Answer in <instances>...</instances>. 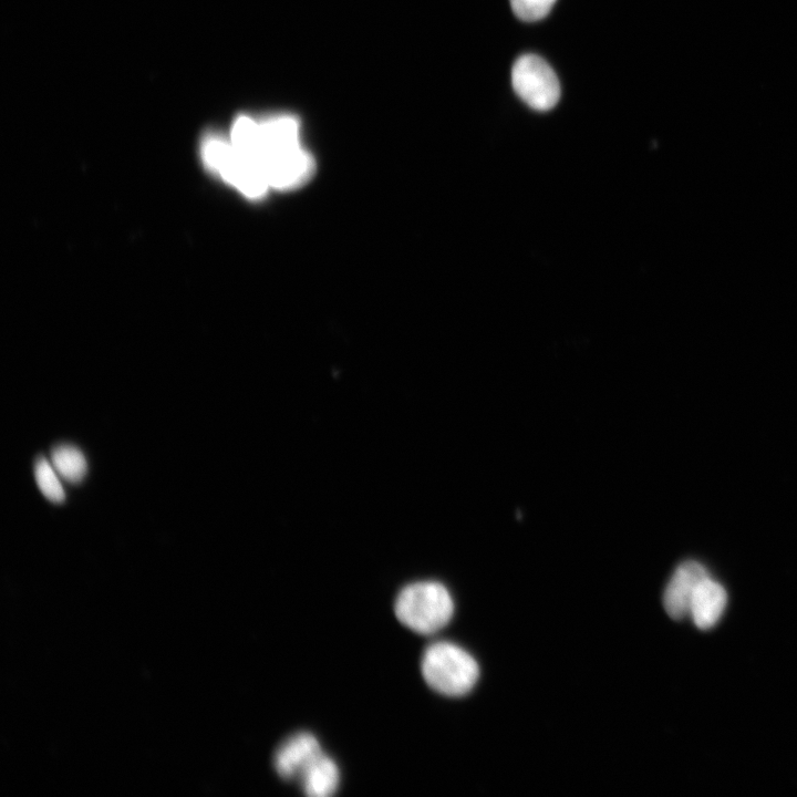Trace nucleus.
Returning <instances> with one entry per match:
<instances>
[{"label":"nucleus","instance_id":"3","mask_svg":"<svg viewBox=\"0 0 797 797\" xmlns=\"http://www.w3.org/2000/svg\"><path fill=\"white\" fill-rule=\"evenodd\" d=\"M397 620L418 634H433L445 628L454 614L448 589L436 581H417L405 586L394 602Z\"/></svg>","mask_w":797,"mask_h":797},{"label":"nucleus","instance_id":"12","mask_svg":"<svg viewBox=\"0 0 797 797\" xmlns=\"http://www.w3.org/2000/svg\"><path fill=\"white\" fill-rule=\"evenodd\" d=\"M514 13L522 21L534 22L545 18L556 0H509Z\"/></svg>","mask_w":797,"mask_h":797},{"label":"nucleus","instance_id":"10","mask_svg":"<svg viewBox=\"0 0 797 797\" xmlns=\"http://www.w3.org/2000/svg\"><path fill=\"white\" fill-rule=\"evenodd\" d=\"M51 462L59 475L70 483L81 482L87 472L83 453L70 444L55 446L51 452Z\"/></svg>","mask_w":797,"mask_h":797},{"label":"nucleus","instance_id":"5","mask_svg":"<svg viewBox=\"0 0 797 797\" xmlns=\"http://www.w3.org/2000/svg\"><path fill=\"white\" fill-rule=\"evenodd\" d=\"M511 83L516 94L536 111H549L559 101V80L552 68L536 54H524L516 60Z\"/></svg>","mask_w":797,"mask_h":797},{"label":"nucleus","instance_id":"8","mask_svg":"<svg viewBox=\"0 0 797 797\" xmlns=\"http://www.w3.org/2000/svg\"><path fill=\"white\" fill-rule=\"evenodd\" d=\"M726 603V590L708 576L697 586L691 601L689 615L698 629L707 630L720 621Z\"/></svg>","mask_w":797,"mask_h":797},{"label":"nucleus","instance_id":"9","mask_svg":"<svg viewBox=\"0 0 797 797\" xmlns=\"http://www.w3.org/2000/svg\"><path fill=\"white\" fill-rule=\"evenodd\" d=\"M302 791L310 797L333 795L340 783L337 763L324 753L314 758L298 779Z\"/></svg>","mask_w":797,"mask_h":797},{"label":"nucleus","instance_id":"11","mask_svg":"<svg viewBox=\"0 0 797 797\" xmlns=\"http://www.w3.org/2000/svg\"><path fill=\"white\" fill-rule=\"evenodd\" d=\"M58 472L44 457L38 458L34 465V477L41 493L53 503H62L65 491L58 477Z\"/></svg>","mask_w":797,"mask_h":797},{"label":"nucleus","instance_id":"1","mask_svg":"<svg viewBox=\"0 0 797 797\" xmlns=\"http://www.w3.org/2000/svg\"><path fill=\"white\" fill-rule=\"evenodd\" d=\"M229 141L269 187L292 189L313 173V159L300 144V124L292 115L262 120L240 115L231 126Z\"/></svg>","mask_w":797,"mask_h":797},{"label":"nucleus","instance_id":"6","mask_svg":"<svg viewBox=\"0 0 797 797\" xmlns=\"http://www.w3.org/2000/svg\"><path fill=\"white\" fill-rule=\"evenodd\" d=\"M703 565L687 560L676 567L663 593V607L666 613L675 620L690 614V607L697 586L708 577Z\"/></svg>","mask_w":797,"mask_h":797},{"label":"nucleus","instance_id":"7","mask_svg":"<svg viewBox=\"0 0 797 797\" xmlns=\"http://www.w3.org/2000/svg\"><path fill=\"white\" fill-rule=\"evenodd\" d=\"M323 753L318 738L309 732L287 737L276 749L273 766L286 780H298L311 762Z\"/></svg>","mask_w":797,"mask_h":797},{"label":"nucleus","instance_id":"2","mask_svg":"<svg viewBox=\"0 0 797 797\" xmlns=\"http://www.w3.org/2000/svg\"><path fill=\"white\" fill-rule=\"evenodd\" d=\"M421 672L435 692L451 697L469 693L479 677V665L464 648L449 641H436L424 651Z\"/></svg>","mask_w":797,"mask_h":797},{"label":"nucleus","instance_id":"4","mask_svg":"<svg viewBox=\"0 0 797 797\" xmlns=\"http://www.w3.org/2000/svg\"><path fill=\"white\" fill-rule=\"evenodd\" d=\"M201 153L206 165L245 196L258 199L267 193L265 178L230 141L209 135L203 142Z\"/></svg>","mask_w":797,"mask_h":797}]
</instances>
